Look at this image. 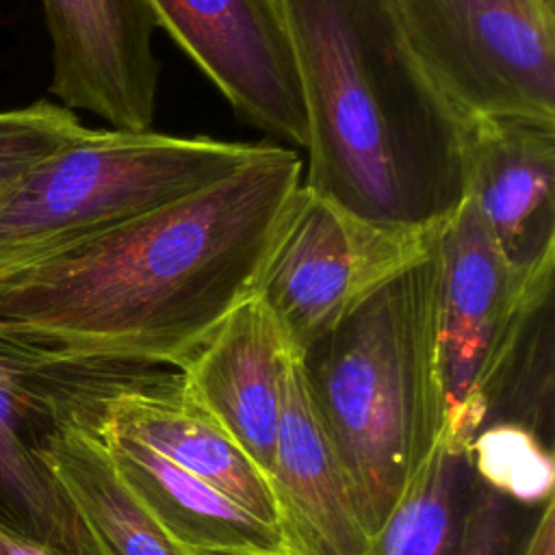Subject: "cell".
Here are the masks:
<instances>
[{"mask_svg":"<svg viewBox=\"0 0 555 555\" xmlns=\"http://www.w3.org/2000/svg\"><path fill=\"white\" fill-rule=\"evenodd\" d=\"M304 163L267 143L176 202L0 273V336L35 356L180 369L256 293Z\"/></svg>","mask_w":555,"mask_h":555,"instance_id":"cell-1","label":"cell"},{"mask_svg":"<svg viewBox=\"0 0 555 555\" xmlns=\"http://www.w3.org/2000/svg\"><path fill=\"white\" fill-rule=\"evenodd\" d=\"M308 119L306 186L397 230L464 202L466 121L408 46L388 0H282Z\"/></svg>","mask_w":555,"mask_h":555,"instance_id":"cell-2","label":"cell"},{"mask_svg":"<svg viewBox=\"0 0 555 555\" xmlns=\"http://www.w3.org/2000/svg\"><path fill=\"white\" fill-rule=\"evenodd\" d=\"M299 358L308 397L375 538L447 427L431 254L366 295Z\"/></svg>","mask_w":555,"mask_h":555,"instance_id":"cell-3","label":"cell"},{"mask_svg":"<svg viewBox=\"0 0 555 555\" xmlns=\"http://www.w3.org/2000/svg\"><path fill=\"white\" fill-rule=\"evenodd\" d=\"M264 145L89 128L0 199V273L204 189Z\"/></svg>","mask_w":555,"mask_h":555,"instance_id":"cell-4","label":"cell"},{"mask_svg":"<svg viewBox=\"0 0 555 555\" xmlns=\"http://www.w3.org/2000/svg\"><path fill=\"white\" fill-rule=\"evenodd\" d=\"M388 2L414 56L464 121H555V11L540 0Z\"/></svg>","mask_w":555,"mask_h":555,"instance_id":"cell-5","label":"cell"},{"mask_svg":"<svg viewBox=\"0 0 555 555\" xmlns=\"http://www.w3.org/2000/svg\"><path fill=\"white\" fill-rule=\"evenodd\" d=\"M434 236L360 219L301 182L254 295L301 353L366 295L427 258Z\"/></svg>","mask_w":555,"mask_h":555,"instance_id":"cell-6","label":"cell"},{"mask_svg":"<svg viewBox=\"0 0 555 555\" xmlns=\"http://www.w3.org/2000/svg\"><path fill=\"white\" fill-rule=\"evenodd\" d=\"M434 327L444 390V440L468 447L481 429V392L535 291L503 260L475 204L464 197L434 236Z\"/></svg>","mask_w":555,"mask_h":555,"instance_id":"cell-7","label":"cell"},{"mask_svg":"<svg viewBox=\"0 0 555 555\" xmlns=\"http://www.w3.org/2000/svg\"><path fill=\"white\" fill-rule=\"evenodd\" d=\"M156 28L202 69L236 117L308 147V119L282 0H145Z\"/></svg>","mask_w":555,"mask_h":555,"instance_id":"cell-8","label":"cell"},{"mask_svg":"<svg viewBox=\"0 0 555 555\" xmlns=\"http://www.w3.org/2000/svg\"><path fill=\"white\" fill-rule=\"evenodd\" d=\"M52 43L50 93L113 130H150L156 111V24L145 0H41Z\"/></svg>","mask_w":555,"mask_h":555,"instance_id":"cell-9","label":"cell"},{"mask_svg":"<svg viewBox=\"0 0 555 555\" xmlns=\"http://www.w3.org/2000/svg\"><path fill=\"white\" fill-rule=\"evenodd\" d=\"M464 176V197L514 275L525 286L555 278V121L468 119Z\"/></svg>","mask_w":555,"mask_h":555,"instance_id":"cell-10","label":"cell"},{"mask_svg":"<svg viewBox=\"0 0 555 555\" xmlns=\"http://www.w3.org/2000/svg\"><path fill=\"white\" fill-rule=\"evenodd\" d=\"M141 440L163 457L210 483L258 520L275 527L271 486L262 468L182 386L180 369L106 390L67 414Z\"/></svg>","mask_w":555,"mask_h":555,"instance_id":"cell-11","label":"cell"},{"mask_svg":"<svg viewBox=\"0 0 555 555\" xmlns=\"http://www.w3.org/2000/svg\"><path fill=\"white\" fill-rule=\"evenodd\" d=\"M269 486L286 555H371L373 538L308 397L299 356L284 382Z\"/></svg>","mask_w":555,"mask_h":555,"instance_id":"cell-12","label":"cell"},{"mask_svg":"<svg viewBox=\"0 0 555 555\" xmlns=\"http://www.w3.org/2000/svg\"><path fill=\"white\" fill-rule=\"evenodd\" d=\"M299 351L251 295L180 366L184 390L206 408L269 479L284 382Z\"/></svg>","mask_w":555,"mask_h":555,"instance_id":"cell-13","label":"cell"},{"mask_svg":"<svg viewBox=\"0 0 555 555\" xmlns=\"http://www.w3.org/2000/svg\"><path fill=\"white\" fill-rule=\"evenodd\" d=\"M61 412L52 377L0 340V520L67 555H100L41 451Z\"/></svg>","mask_w":555,"mask_h":555,"instance_id":"cell-14","label":"cell"},{"mask_svg":"<svg viewBox=\"0 0 555 555\" xmlns=\"http://www.w3.org/2000/svg\"><path fill=\"white\" fill-rule=\"evenodd\" d=\"M85 427L102 440L124 483L184 551L284 553L273 525L258 520L210 483L176 466L132 436L102 425Z\"/></svg>","mask_w":555,"mask_h":555,"instance_id":"cell-15","label":"cell"},{"mask_svg":"<svg viewBox=\"0 0 555 555\" xmlns=\"http://www.w3.org/2000/svg\"><path fill=\"white\" fill-rule=\"evenodd\" d=\"M41 451L80 512L100 555H191L124 483L102 440L89 427L61 412Z\"/></svg>","mask_w":555,"mask_h":555,"instance_id":"cell-16","label":"cell"},{"mask_svg":"<svg viewBox=\"0 0 555 555\" xmlns=\"http://www.w3.org/2000/svg\"><path fill=\"white\" fill-rule=\"evenodd\" d=\"M555 280L527 301L520 321L492 369L483 392V423H514L553 449L555 397Z\"/></svg>","mask_w":555,"mask_h":555,"instance_id":"cell-17","label":"cell"},{"mask_svg":"<svg viewBox=\"0 0 555 555\" xmlns=\"http://www.w3.org/2000/svg\"><path fill=\"white\" fill-rule=\"evenodd\" d=\"M475 473L496 492L527 505L553 499V449L514 423L481 427L468 442Z\"/></svg>","mask_w":555,"mask_h":555,"instance_id":"cell-18","label":"cell"},{"mask_svg":"<svg viewBox=\"0 0 555 555\" xmlns=\"http://www.w3.org/2000/svg\"><path fill=\"white\" fill-rule=\"evenodd\" d=\"M87 130L74 111L50 100L0 111V199L26 171Z\"/></svg>","mask_w":555,"mask_h":555,"instance_id":"cell-19","label":"cell"},{"mask_svg":"<svg viewBox=\"0 0 555 555\" xmlns=\"http://www.w3.org/2000/svg\"><path fill=\"white\" fill-rule=\"evenodd\" d=\"M542 505H527L490 488L475 473L457 535L447 555H522L533 535Z\"/></svg>","mask_w":555,"mask_h":555,"instance_id":"cell-20","label":"cell"},{"mask_svg":"<svg viewBox=\"0 0 555 555\" xmlns=\"http://www.w3.org/2000/svg\"><path fill=\"white\" fill-rule=\"evenodd\" d=\"M0 555H67L61 548L24 535L0 520Z\"/></svg>","mask_w":555,"mask_h":555,"instance_id":"cell-21","label":"cell"},{"mask_svg":"<svg viewBox=\"0 0 555 555\" xmlns=\"http://www.w3.org/2000/svg\"><path fill=\"white\" fill-rule=\"evenodd\" d=\"M553 525H555V501L546 505V509L542 512V518L533 535L529 538V544L522 555H553V542H555Z\"/></svg>","mask_w":555,"mask_h":555,"instance_id":"cell-22","label":"cell"},{"mask_svg":"<svg viewBox=\"0 0 555 555\" xmlns=\"http://www.w3.org/2000/svg\"><path fill=\"white\" fill-rule=\"evenodd\" d=\"M191 555H251V553H191ZM286 555V553H282Z\"/></svg>","mask_w":555,"mask_h":555,"instance_id":"cell-23","label":"cell"},{"mask_svg":"<svg viewBox=\"0 0 555 555\" xmlns=\"http://www.w3.org/2000/svg\"><path fill=\"white\" fill-rule=\"evenodd\" d=\"M546 9H551V11H555V0H540Z\"/></svg>","mask_w":555,"mask_h":555,"instance_id":"cell-24","label":"cell"}]
</instances>
